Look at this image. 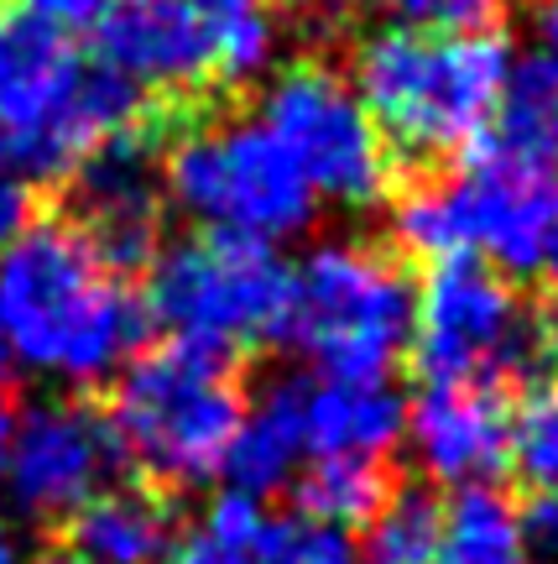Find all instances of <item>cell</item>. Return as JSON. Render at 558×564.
I'll return each mask as SVG.
<instances>
[{
  "label": "cell",
  "mask_w": 558,
  "mask_h": 564,
  "mask_svg": "<svg viewBox=\"0 0 558 564\" xmlns=\"http://www.w3.org/2000/svg\"><path fill=\"white\" fill-rule=\"evenodd\" d=\"M538 37H543V47H558V0H543V11H538Z\"/></svg>",
  "instance_id": "cell-33"
},
{
  "label": "cell",
  "mask_w": 558,
  "mask_h": 564,
  "mask_svg": "<svg viewBox=\"0 0 558 564\" xmlns=\"http://www.w3.org/2000/svg\"><path fill=\"white\" fill-rule=\"evenodd\" d=\"M11 440H17V408L0 398V476H6V460H11Z\"/></svg>",
  "instance_id": "cell-30"
},
{
  "label": "cell",
  "mask_w": 558,
  "mask_h": 564,
  "mask_svg": "<svg viewBox=\"0 0 558 564\" xmlns=\"http://www.w3.org/2000/svg\"><path fill=\"white\" fill-rule=\"evenodd\" d=\"M266 564H360V549L344 528H329L319 518H287V523H272V554Z\"/></svg>",
  "instance_id": "cell-25"
},
{
  "label": "cell",
  "mask_w": 558,
  "mask_h": 564,
  "mask_svg": "<svg viewBox=\"0 0 558 564\" xmlns=\"http://www.w3.org/2000/svg\"><path fill=\"white\" fill-rule=\"evenodd\" d=\"M517 518H522V544H527V560L533 564H558V491H538Z\"/></svg>",
  "instance_id": "cell-27"
},
{
  "label": "cell",
  "mask_w": 558,
  "mask_h": 564,
  "mask_svg": "<svg viewBox=\"0 0 558 564\" xmlns=\"http://www.w3.org/2000/svg\"><path fill=\"white\" fill-rule=\"evenodd\" d=\"M141 89L89 58L63 26L0 17V167L21 183L74 178L105 141L136 131Z\"/></svg>",
  "instance_id": "cell-2"
},
{
  "label": "cell",
  "mask_w": 558,
  "mask_h": 564,
  "mask_svg": "<svg viewBox=\"0 0 558 564\" xmlns=\"http://www.w3.org/2000/svg\"><path fill=\"white\" fill-rule=\"evenodd\" d=\"M543 350L558 366V288H554V299H548V314H543Z\"/></svg>",
  "instance_id": "cell-31"
},
{
  "label": "cell",
  "mask_w": 558,
  "mask_h": 564,
  "mask_svg": "<svg viewBox=\"0 0 558 564\" xmlns=\"http://www.w3.org/2000/svg\"><path fill=\"white\" fill-rule=\"evenodd\" d=\"M21 6H26V17L53 21V26H63V32L89 26V21L105 11V0H21Z\"/></svg>",
  "instance_id": "cell-28"
},
{
  "label": "cell",
  "mask_w": 558,
  "mask_h": 564,
  "mask_svg": "<svg viewBox=\"0 0 558 564\" xmlns=\"http://www.w3.org/2000/svg\"><path fill=\"white\" fill-rule=\"evenodd\" d=\"M392 26L407 32H485L506 0H376Z\"/></svg>",
  "instance_id": "cell-26"
},
{
  "label": "cell",
  "mask_w": 558,
  "mask_h": 564,
  "mask_svg": "<svg viewBox=\"0 0 558 564\" xmlns=\"http://www.w3.org/2000/svg\"><path fill=\"white\" fill-rule=\"evenodd\" d=\"M120 440L110 419L89 403L58 398V403H32L17 413V440L0 486L11 491V507L32 523H58L74 518L89 497L116 486Z\"/></svg>",
  "instance_id": "cell-11"
},
{
  "label": "cell",
  "mask_w": 558,
  "mask_h": 564,
  "mask_svg": "<svg viewBox=\"0 0 558 564\" xmlns=\"http://www.w3.org/2000/svg\"><path fill=\"white\" fill-rule=\"evenodd\" d=\"M480 152L543 178L558 167V47L538 42L533 53L512 58Z\"/></svg>",
  "instance_id": "cell-17"
},
{
  "label": "cell",
  "mask_w": 558,
  "mask_h": 564,
  "mask_svg": "<svg viewBox=\"0 0 558 564\" xmlns=\"http://www.w3.org/2000/svg\"><path fill=\"white\" fill-rule=\"evenodd\" d=\"M554 199H558V194H554Z\"/></svg>",
  "instance_id": "cell-36"
},
{
  "label": "cell",
  "mask_w": 558,
  "mask_h": 564,
  "mask_svg": "<svg viewBox=\"0 0 558 564\" xmlns=\"http://www.w3.org/2000/svg\"><path fill=\"white\" fill-rule=\"evenodd\" d=\"M209 47H215V79H251L277 53V21L266 0H199Z\"/></svg>",
  "instance_id": "cell-22"
},
{
  "label": "cell",
  "mask_w": 558,
  "mask_h": 564,
  "mask_svg": "<svg viewBox=\"0 0 558 564\" xmlns=\"http://www.w3.org/2000/svg\"><path fill=\"white\" fill-rule=\"evenodd\" d=\"M11 377V350H6V340H0V382Z\"/></svg>",
  "instance_id": "cell-34"
},
{
  "label": "cell",
  "mask_w": 558,
  "mask_h": 564,
  "mask_svg": "<svg viewBox=\"0 0 558 564\" xmlns=\"http://www.w3.org/2000/svg\"><path fill=\"white\" fill-rule=\"evenodd\" d=\"M444 507L428 491H392L365 523L360 564H434Z\"/></svg>",
  "instance_id": "cell-23"
},
{
  "label": "cell",
  "mask_w": 558,
  "mask_h": 564,
  "mask_svg": "<svg viewBox=\"0 0 558 564\" xmlns=\"http://www.w3.org/2000/svg\"><path fill=\"white\" fill-rule=\"evenodd\" d=\"M162 194L209 236L282 246L303 236L319 215L298 162L277 147L261 121H209L173 141L162 162Z\"/></svg>",
  "instance_id": "cell-6"
},
{
  "label": "cell",
  "mask_w": 558,
  "mask_h": 564,
  "mask_svg": "<svg viewBox=\"0 0 558 564\" xmlns=\"http://www.w3.org/2000/svg\"><path fill=\"white\" fill-rule=\"evenodd\" d=\"M392 230L428 262L491 257L501 278L558 272V199L543 173H522L475 152L455 178L418 183L392 209Z\"/></svg>",
  "instance_id": "cell-5"
},
{
  "label": "cell",
  "mask_w": 558,
  "mask_h": 564,
  "mask_svg": "<svg viewBox=\"0 0 558 564\" xmlns=\"http://www.w3.org/2000/svg\"><path fill=\"white\" fill-rule=\"evenodd\" d=\"M272 523L261 497L225 491L204 507L194 523L178 533L173 564H266L272 554Z\"/></svg>",
  "instance_id": "cell-20"
},
{
  "label": "cell",
  "mask_w": 558,
  "mask_h": 564,
  "mask_svg": "<svg viewBox=\"0 0 558 564\" xmlns=\"http://www.w3.org/2000/svg\"><path fill=\"white\" fill-rule=\"evenodd\" d=\"M512 47L496 32H407L386 26L360 42L355 95L381 141L407 158L480 147L496 116Z\"/></svg>",
  "instance_id": "cell-3"
},
{
  "label": "cell",
  "mask_w": 558,
  "mask_h": 564,
  "mask_svg": "<svg viewBox=\"0 0 558 564\" xmlns=\"http://www.w3.org/2000/svg\"><path fill=\"white\" fill-rule=\"evenodd\" d=\"M261 126L298 162L319 199L365 209L392 183V147L381 141L360 95L324 63H293L261 95Z\"/></svg>",
  "instance_id": "cell-10"
},
{
  "label": "cell",
  "mask_w": 558,
  "mask_h": 564,
  "mask_svg": "<svg viewBox=\"0 0 558 564\" xmlns=\"http://www.w3.org/2000/svg\"><path fill=\"white\" fill-rule=\"evenodd\" d=\"M512 465L533 491H558V387H543L512 413Z\"/></svg>",
  "instance_id": "cell-24"
},
{
  "label": "cell",
  "mask_w": 558,
  "mask_h": 564,
  "mask_svg": "<svg viewBox=\"0 0 558 564\" xmlns=\"http://www.w3.org/2000/svg\"><path fill=\"white\" fill-rule=\"evenodd\" d=\"M0 564H26V549H21V539H17V528L0 518Z\"/></svg>",
  "instance_id": "cell-32"
},
{
  "label": "cell",
  "mask_w": 558,
  "mask_h": 564,
  "mask_svg": "<svg viewBox=\"0 0 558 564\" xmlns=\"http://www.w3.org/2000/svg\"><path fill=\"white\" fill-rule=\"evenodd\" d=\"M402 440L413 444L423 476L439 486H491L512 465V408L496 387L480 382H428L407 408Z\"/></svg>",
  "instance_id": "cell-14"
},
{
  "label": "cell",
  "mask_w": 558,
  "mask_h": 564,
  "mask_svg": "<svg viewBox=\"0 0 558 564\" xmlns=\"http://www.w3.org/2000/svg\"><path fill=\"white\" fill-rule=\"evenodd\" d=\"M146 324V303L79 225L42 220L0 241V340L11 366L63 387H95L136 356Z\"/></svg>",
  "instance_id": "cell-1"
},
{
  "label": "cell",
  "mask_w": 558,
  "mask_h": 564,
  "mask_svg": "<svg viewBox=\"0 0 558 564\" xmlns=\"http://www.w3.org/2000/svg\"><path fill=\"white\" fill-rule=\"evenodd\" d=\"M407 403L386 377L303 382V449L314 460H386L402 444Z\"/></svg>",
  "instance_id": "cell-15"
},
{
  "label": "cell",
  "mask_w": 558,
  "mask_h": 564,
  "mask_svg": "<svg viewBox=\"0 0 558 564\" xmlns=\"http://www.w3.org/2000/svg\"><path fill=\"white\" fill-rule=\"evenodd\" d=\"M245 413L230 361L215 350L167 340L162 350L131 356L116 371L110 429L120 455L157 486H204L225 470V449Z\"/></svg>",
  "instance_id": "cell-4"
},
{
  "label": "cell",
  "mask_w": 558,
  "mask_h": 564,
  "mask_svg": "<svg viewBox=\"0 0 558 564\" xmlns=\"http://www.w3.org/2000/svg\"><path fill=\"white\" fill-rule=\"evenodd\" d=\"M303 455V377H282L240 413L220 476H230V491L266 497L298 476Z\"/></svg>",
  "instance_id": "cell-18"
},
{
  "label": "cell",
  "mask_w": 558,
  "mask_h": 564,
  "mask_svg": "<svg viewBox=\"0 0 558 564\" xmlns=\"http://www.w3.org/2000/svg\"><path fill=\"white\" fill-rule=\"evenodd\" d=\"M162 199H167L162 167L136 131L105 141L74 173V215H79L74 225L116 272H136L141 262H152Z\"/></svg>",
  "instance_id": "cell-13"
},
{
  "label": "cell",
  "mask_w": 558,
  "mask_h": 564,
  "mask_svg": "<svg viewBox=\"0 0 558 564\" xmlns=\"http://www.w3.org/2000/svg\"><path fill=\"white\" fill-rule=\"evenodd\" d=\"M293 267L277 246L236 236H194L162 251L146 288V319H157L178 345L236 356L266 340H282Z\"/></svg>",
  "instance_id": "cell-8"
},
{
  "label": "cell",
  "mask_w": 558,
  "mask_h": 564,
  "mask_svg": "<svg viewBox=\"0 0 558 564\" xmlns=\"http://www.w3.org/2000/svg\"><path fill=\"white\" fill-rule=\"evenodd\" d=\"M89 26L95 58L131 89L183 95L215 79V47L199 0H105Z\"/></svg>",
  "instance_id": "cell-12"
},
{
  "label": "cell",
  "mask_w": 558,
  "mask_h": 564,
  "mask_svg": "<svg viewBox=\"0 0 558 564\" xmlns=\"http://www.w3.org/2000/svg\"><path fill=\"white\" fill-rule=\"evenodd\" d=\"M434 564H533L512 497L496 486H459L439 518Z\"/></svg>",
  "instance_id": "cell-19"
},
{
  "label": "cell",
  "mask_w": 558,
  "mask_h": 564,
  "mask_svg": "<svg viewBox=\"0 0 558 564\" xmlns=\"http://www.w3.org/2000/svg\"><path fill=\"white\" fill-rule=\"evenodd\" d=\"M26 183L11 178L6 167H0V241H11L21 225H26Z\"/></svg>",
  "instance_id": "cell-29"
},
{
  "label": "cell",
  "mask_w": 558,
  "mask_h": 564,
  "mask_svg": "<svg viewBox=\"0 0 558 564\" xmlns=\"http://www.w3.org/2000/svg\"><path fill=\"white\" fill-rule=\"evenodd\" d=\"M413 335V282L386 251L360 241H324L293 267L287 324L324 377H386Z\"/></svg>",
  "instance_id": "cell-7"
},
{
  "label": "cell",
  "mask_w": 558,
  "mask_h": 564,
  "mask_svg": "<svg viewBox=\"0 0 558 564\" xmlns=\"http://www.w3.org/2000/svg\"><path fill=\"white\" fill-rule=\"evenodd\" d=\"M386 497H392V486L376 460H314L298 481L303 512L329 528H344V533L371 523Z\"/></svg>",
  "instance_id": "cell-21"
},
{
  "label": "cell",
  "mask_w": 558,
  "mask_h": 564,
  "mask_svg": "<svg viewBox=\"0 0 558 564\" xmlns=\"http://www.w3.org/2000/svg\"><path fill=\"white\" fill-rule=\"evenodd\" d=\"M37 564H79L74 554H47V560H37Z\"/></svg>",
  "instance_id": "cell-35"
},
{
  "label": "cell",
  "mask_w": 558,
  "mask_h": 564,
  "mask_svg": "<svg viewBox=\"0 0 558 564\" xmlns=\"http://www.w3.org/2000/svg\"><path fill=\"white\" fill-rule=\"evenodd\" d=\"M407 350L418 356V371L428 382L501 387L527 371L538 329L512 278H501L480 257H449L413 293Z\"/></svg>",
  "instance_id": "cell-9"
},
{
  "label": "cell",
  "mask_w": 558,
  "mask_h": 564,
  "mask_svg": "<svg viewBox=\"0 0 558 564\" xmlns=\"http://www.w3.org/2000/svg\"><path fill=\"white\" fill-rule=\"evenodd\" d=\"M178 512L157 486H105L68 518V554L79 564H173Z\"/></svg>",
  "instance_id": "cell-16"
}]
</instances>
